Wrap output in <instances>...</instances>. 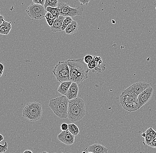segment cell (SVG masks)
<instances>
[{
	"mask_svg": "<svg viewBox=\"0 0 156 153\" xmlns=\"http://www.w3.org/2000/svg\"><path fill=\"white\" fill-rule=\"evenodd\" d=\"M45 18L48 25L50 27H52L56 19L53 17V15L49 12H47L46 13Z\"/></svg>",
	"mask_w": 156,
	"mask_h": 153,
	"instance_id": "obj_21",
	"label": "cell"
},
{
	"mask_svg": "<svg viewBox=\"0 0 156 153\" xmlns=\"http://www.w3.org/2000/svg\"><path fill=\"white\" fill-rule=\"evenodd\" d=\"M149 146H151V147H153V148H156V136L154 137L152 139V141L149 144Z\"/></svg>",
	"mask_w": 156,
	"mask_h": 153,
	"instance_id": "obj_30",
	"label": "cell"
},
{
	"mask_svg": "<svg viewBox=\"0 0 156 153\" xmlns=\"http://www.w3.org/2000/svg\"><path fill=\"white\" fill-rule=\"evenodd\" d=\"M34 3L36 4H40V5H45V0H32Z\"/></svg>",
	"mask_w": 156,
	"mask_h": 153,
	"instance_id": "obj_29",
	"label": "cell"
},
{
	"mask_svg": "<svg viewBox=\"0 0 156 153\" xmlns=\"http://www.w3.org/2000/svg\"><path fill=\"white\" fill-rule=\"evenodd\" d=\"M52 72L59 82L70 81V69L67 61H59Z\"/></svg>",
	"mask_w": 156,
	"mask_h": 153,
	"instance_id": "obj_6",
	"label": "cell"
},
{
	"mask_svg": "<svg viewBox=\"0 0 156 153\" xmlns=\"http://www.w3.org/2000/svg\"><path fill=\"white\" fill-rule=\"evenodd\" d=\"M86 153L91 152L93 153H107L108 149L104 146L99 143H94L84 150Z\"/></svg>",
	"mask_w": 156,
	"mask_h": 153,
	"instance_id": "obj_12",
	"label": "cell"
},
{
	"mask_svg": "<svg viewBox=\"0 0 156 153\" xmlns=\"http://www.w3.org/2000/svg\"><path fill=\"white\" fill-rule=\"evenodd\" d=\"M46 10L47 12L50 13L56 19H57L60 15V10L58 7L53 8V7L48 6L46 8Z\"/></svg>",
	"mask_w": 156,
	"mask_h": 153,
	"instance_id": "obj_19",
	"label": "cell"
},
{
	"mask_svg": "<svg viewBox=\"0 0 156 153\" xmlns=\"http://www.w3.org/2000/svg\"><path fill=\"white\" fill-rule=\"evenodd\" d=\"M72 82L71 81H66L60 83L58 88V92L62 95L65 96Z\"/></svg>",
	"mask_w": 156,
	"mask_h": 153,
	"instance_id": "obj_16",
	"label": "cell"
},
{
	"mask_svg": "<svg viewBox=\"0 0 156 153\" xmlns=\"http://www.w3.org/2000/svg\"><path fill=\"white\" fill-rule=\"evenodd\" d=\"M57 138L61 142L67 145H71L75 142V136L72 134L67 130L65 131L61 132L57 136Z\"/></svg>",
	"mask_w": 156,
	"mask_h": 153,
	"instance_id": "obj_10",
	"label": "cell"
},
{
	"mask_svg": "<svg viewBox=\"0 0 156 153\" xmlns=\"http://www.w3.org/2000/svg\"><path fill=\"white\" fill-rule=\"evenodd\" d=\"M60 129L62 131H67L68 129V124L66 123H63L61 125Z\"/></svg>",
	"mask_w": 156,
	"mask_h": 153,
	"instance_id": "obj_31",
	"label": "cell"
},
{
	"mask_svg": "<svg viewBox=\"0 0 156 153\" xmlns=\"http://www.w3.org/2000/svg\"><path fill=\"white\" fill-rule=\"evenodd\" d=\"M146 131L142 133V134H141V136H142V137H143V138L145 137V136H146Z\"/></svg>",
	"mask_w": 156,
	"mask_h": 153,
	"instance_id": "obj_37",
	"label": "cell"
},
{
	"mask_svg": "<svg viewBox=\"0 0 156 153\" xmlns=\"http://www.w3.org/2000/svg\"><path fill=\"white\" fill-rule=\"evenodd\" d=\"M65 16L60 15L57 19L55 20L54 24L51 29L53 33H57V32H62L61 30L62 26L63 23V21L65 18Z\"/></svg>",
	"mask_w": 156,
	"mask_h": 153,
	"instance_id": "obj_14",
	"label": "cell"
},
{
	"mask_svg": "<svg viewBox=\"0 0 156 153\" xmlns=\"http://www.w3.org/2000/svg\"><path fill=\"white\" fill-rule=\"evenodd\" d=\"M73 21V20L72 17H70V16L65 17V19L63 21V23L62 26V31H65L67 27Z\"/></svg>",
	"mask_w": 156,
	"mask_h": 153,
	"instance_id": "obj_23",
	"label": "cell"
},
{
	"mask_svg": "<svg viewBox=\"0 0 156 153\" xmlns=\"http://www.w3.org/2000/svg\"><path fill=\"white\" fill-rule=\"evenodd\" d=\"M5 21L4 17L2 15H0V25H1Z\"/></svg>",
	"mask_w": 156,
	"mask_h": 153,
	"instance_id": "obj_34",
	"label": "cell"
},
{
	"mask_svg": "<svg viewBox=\"0 0 156 153\" xmlns=\"http://www.w3.org/2000/svg\"><path fill=\"white\" fill-rule=\"evenodd\" d=\"M87 66L90 70H93L96 66V63L94 59L87 64Z\"/></svg>",
	"mask_w": 156,
	"mask_h": 153,
	"instance_id": "obj_28",
	"label": "cell"
},
{
	"mask_svg": "<svg viewBox=\"0 0 156 153\" xmlns=\"http://www.w3.org/2000/svg\"><path fill=\"white\" fill-rule=\"evenodd\" d=\"M43 153H49L47 152H43Z\"/></svg>",
	"mask_w": 156,
	"mask_h": 153,
	"instance_id": "obj_38",
	"label": "cell"
},
{
	"mask_svg": "<svg viewBox=\"0 0 156 153\" xmlns=\"http://www.w3.org/2000/svg\"><path fill=\"white\" fill-rule=\"evenodd\" d=\"M138 96L127 88L120 96V102L124 109L129 112L138 110Z\"/></svg>",
	"mask_w": 156,
	"mask_h": 153,
	"instance_id": "obj_4",
	"label": "cell"
},
{
	"mask_svg": "<svg viewBox=\"0 0 156 153\" xmlns=\"http://www.w3.org/2000/svg\"><path fill=\"white\" fill-rule=\"evenodd\" d=\"M85 114V105L83 99L77 97L69 100L67 118L70 121H78L84 117Z\"/></svg>",
	"mask_w": 156,
	"mask_h": 153,
	"instance_id": "obj_2",
	"label": "cell"
},
{
	"mask_svg": "<svg viewBox=\"0 0 156 153\" xmlns=\"http://www.w3.org/2000/svg\"><path fill=\"white\" fill-rule=\"evenodd\" d=\"M151 86L150 84L146 82H138L135 83L128 87L136 95L138 96L146 88Z\"/></svg>",
	"mask_w": 156,
	"mask_h": 153,
	"instance_id": "obj_11",
	"label": "cell"
},
{
	"mask_svg": "<svg viewBox=\"0 0 156 153\" xmlns=\"http://www.w3.org/2000/svg\"><path fill=\"white\" fill-rule=\"evenodd\" d=\"M23 153H33V152H32V151H31V150H27L24 151Z\"/></svg>",
	"mask_w": 156,
	"mask_h": 153,
	"instance_id": "obj_35",
	"label": "cell"
},
{
	"mask_svg": "<svg viewBox=\"0 0 156 153\" xmlns=\"http://www.w3.org/2000/svg\"><path fill=\"white\" fill-rule=\"evenodd\" d=\"M78 92L79 88L78 87V84L72 82L65 96L69 100L74 99L78 97Z\"/></svg>",
	"mask_w": 156,
	"mask_h": 153,
	"instance_id": "obj_13",
	"label": "cell"
},
{
	"mask_svg": "<svg viewBox=\"0 0 156 153\" xmlns=\"http://www.w3.org/2000/svg\"><path fill=\"white\" fill-rule=\"evenodd\" d=\"M43 108L41 104L37 102L27 103L23 110V117L31 122L40 120L42 117Z\"/></svg>",
	"mask_w": 156,
	"mask_h": 153,
	"instance_id": "obj_5",
	"label": "cell"
},
{
	"mask_svg": "<svg viewBox=\"0 0 156 153\" xmlns=\"http://www.w3.org/2000/svg\"></svg>",
	"mask_w": 156,
	"mask_h": 153,
	"instance_id": "obj_41",
	"label": "cell"
},
{
	"mask_svg": "<svg viewBox=\"0 0 156 153\" xmlns=\"http://www.w3.org/2000/svg\"><path fill=\"white\" fill-rule=\"evenodd\" d=\"M11 22L4 21L0 26V34L3 35H8L12 29Z\"/></svg>",
	"mask_w": 156,
	"mask_h": 153,
	"instance_id": "obj_17",
	"label": "cell"
},
{
	"mask_svg": "<svg viewBox=\"0 0 156 153\" xmlns=\"http://www.w3.org/2000/svg\"><path fill=\"white\" fill-rule=\"evenodd\" d=\"M90 0H78L81 5H87Z\"/></svg>",
	"mask_w": 156,
	"mask_h": 153,
	"instance_id": "obj_32",
	"label": "cell"
},
{
	"mask_svg": "<svg viewBox=\"0 0 156 153\" xmlns=\"http://www.w3.org/2000/svg\"><path fill=\"white\" fill-rule=\"evenodd\" d=\"M69 100L65 96L59 97L50 100L49 106L58 117L61 119L67 118Z\"/></svg>",
	"mask_w": 156,
	"mask_h": 153,
	"instance_id": "obj_3",
	"label": "cell"
},
{
	"mask_svg": "<svg viewBox=\"0 0 156 153\" xmlns=\"http://www.w3.org/2000/svg\"><path fill=\"white\" fill-rule=\"evenodd\" d=\"M59 4L58 0H45V9L48 6L56 8L58 7Z\"/></svg>",
	"mask_w": 156,
	"mask_h": 153,
	"instance_id": "obj_22",
	"label": "cell"
},
{
	"mask_svg": "<svg viewBox=\"0 0 156 153\" xmlns=\"http://www.w3.org/2000/svg\"><path fill=\"white\" fill-rule=\"evenodd\" d=\"M78 29V24L75 21L72 22L67 27L65 30V32L67 35H72L76 33Z\"/></svg>",
	"mask_w": 156,
	"mask_h": 153,
	"instance_id": "obj_18",
	"label": "cell"
},
{
	"mask_svg": "<svg viewBox=\"0 0 156 153\" xmlns=\"http://www.w3.org/2000/svg\"><path fill=\"white\" fill-rule=\"evenodd\" d=\"M4 140L3 136L1 134H0V142H1L2 141Z\"/></svg>",
	"mask_w": 156,
	"mask_h": 153,
	"instance_id": "obj_36",
	"label": "cell"
},
{
	"mask_svg": "<svg viewBox=\"0 0 156 153\" xmlns=\"http://www.w3.org/2000/svg\"><path fill=\"white\" fill-rule=\"evenodd\" d=\"M26 12L32 19L40 20L45 18L47 11L43 5L32 3L28 7Z\"/></svg>",
	"mask_w": 156,
	"mask_h": 153,
	"instance_id": "obj_8",
	"label": "cell"
},
{
	"mask_svg": "<svg viewBox=\"0 0 156 153\" xmlns=\"http://www.w3.org/2000/svg\"><path fill=\"white\" fill-rule=\"evenodd\" d=\"M93 59L96 61V66L95 69L93 70V72L99 73L104 71L106 69V66L105 65H102V61L101 58L99 56H94Z\"/></svg>",
	"mask_w": 156,
	"mask_h": 153,
	"instance_id": "obj_15",
	"label": "cell"
},
{
	"mask_svg": "<svg viewBox=\"0 0 156 153\" xmlns=\"http://www.w3.org/2000/svg\"><path fill=\"white\" fill-rule=\"evenodd\" d=\"M57 7L60 10V15L65 17L70 16L73 17L78 16H81L84 11L81 5L76 8H72L70 7L67 4L64 2L59 3Z\"/></svg>",
	"mask_w": 156,
	"mask_h": 153,
	"instance_id": "obj_7",
	"label": "cell"
},
{
	"mask_svg": "<svg viewBox=\"0 0 156 153\" xmlns=\"http://www.w3.org/2000/svg\"><path fill=\"white\" fill-rule=\"evenodd\" d=\"M8 144L7 142H5L4 144L3 145L0 143V153L5 152L8 150Z\"/></svg>",
	"mask_w": 156,
	"mask_h": 153,
	"instance_id": "obj_24",
	"label": "cell"
},
{
	"mask_svg": "<svg viewBox=\"0 0 156 153\" xmlns=\"http://www.w3.org/2000/svg\"><path fill=\"white\" fill-rule=\"evenodd\" d=\"M0 76L1 77L2 76L4 72V64H3L2 62H1L0 63Z\"/></svg>",
	"mask_w": 156,
	"mask_h": 153,
	"instance_id": "obj_33",
	"label": "cell"
},
{
	"mask_svg": "<svg viewBox=\"0 0 156 153\" xmlns=\"http://www.w3.org/2000/svg\"><path fill=\"white\" fill-rule=\"evenodd\" d=\"M152 139H153V137L152 136H150V135L148 134H146V135L144 138V140L143 142L144 143V144H146L149 146V144H150V142L152 141Z\"/></svg>",
	"mask_w": 156,
	"mask_h": 153,
	"instance_id": "obj_25",
	"label": "cell"
},
{
	"mask_svg": "<svg viewBox=\"0 0 156 153\" xmlns=\"http://www.w3.org/2000/svg\"><path fill=\"white\" fill-rule=\"evenodd\" d=\"M68 130L75 136H77L79 133V128L75 123H72L68 124Z\"/></svg>",
	"mask_w": 156,
	"mask_h": 153,
	"instance_id": "obj_20",
	"label": "cell"
},
{
	"mask_svg": "<svg viewBox=\"0 0 156 153\" xmlns=\"http://www.w3.org/2000/svg\"><path fill=\"white\" fill-rule=\"evenodd\" d=\"M93 59H94V57H93L92 55H86L84 58V61L87 64H88L89 62L93 60Z\"/></svg>",
	"mask_w": 156,
	"mask_h": 153,
	"instance_id": "obj_27",
	"label": "cell"
},
{
	"mask_svg": "<svg viewBox=\"0 0 156 153\" xmlns=\"http://www.w3.org/2000/svg\"><path fill=\"white\" fill-rule=\"evenodd\" d=\"M70 69V81L80 84L88 78L90 69L84 61V58L67 60Z\"/></svg>",
	"mask_w": 156,
	"mask_h": 153,
	"instance_id": "obj_1",
	"label": "cell"
},
{
	"mask_svg": "<svg viewBox=\"0 0 156 153\" xmlns=\"http://www.w3.org/2000/svg\"></svg>",
	"mask_w": 156,
	"mask_h": 153,
	"instance_id": "obj_40",
	"label": "cell"
},
{
	"mask_svg": "<svg viewBox=\"0 0 156 153\" xmlns=\"http://www.w3.org/2000/svg\"><path fill=\"white\" fill-rule=\"evenodd\" d=\"M87 153H93L91 152H87Z\"/></svg>",
	"mask_w": 156,
	"mask_h": 153,
	"instance_id": "obj_39",
	"label": "cell"
},
{
	"mask_svg": "<svg viewBox=\"0 0 156 153\" xmlns=\"http://www.w3.org/2000/svg\"><path fill=\"white\" fill-rule=\"evenodd\" d=\"M154 93V88L151 86L142 92L137 97L138 102V109L139 110L148 103L152 98Z\"/></svg>",
	"mask_w": 156,
	"mask_h": 153,
	"instance_id": "obj_9",
	"label": "cell"
},
{
	"mask_svg": "<svg viewBox=\"0 0 156 153\" xmlns=\"http://www.w3.org/2000/svg\"><path fill=\"white\" fill-rule=\"evenodd\" d=\"M146 134H149L150 136H152L153 138L156 136V131L152 127L149 128L147 130H146Z\"/></svg>",
	"mask_w": 156,
	"mask_h": 153,
	"instance_id": "obj_26",
	"label": "cell"
}]
</instances>
